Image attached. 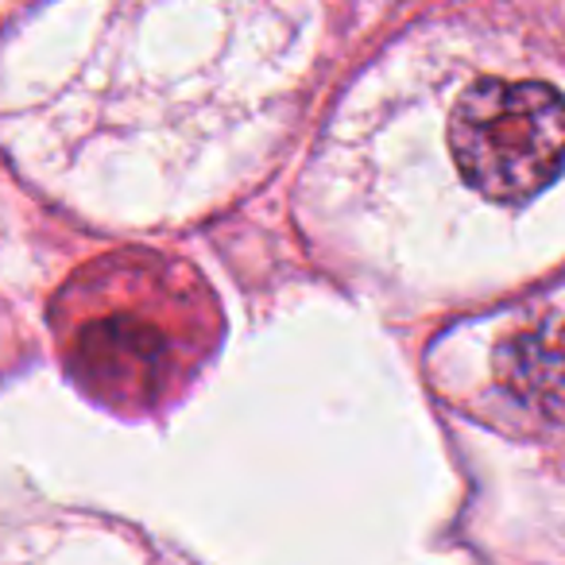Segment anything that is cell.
<instances>
[{"label": "cell", "instance_id": "cell-2", "mask_svg": "<svg viewBox=\"0 0 565 565\" xmlns=\"http://www.w3.org/2000/svg\"><path fill=\"white\" fill-rule=\"evenodd\" d=\"M449 156L488 202H531L565 171V97L546 82H472L449 117Z\"/></svg>", "mask_w": 565, "mask_h": 565}, {"label": "cell", "instance_id": "cell-1", "mask_svg": "<svg viewBox=\"0 0 565 565\" xmlns=\"http://www.w3.org/2000/svg\"><path fill=\"white\" fill-rule=\"evenodd\" d=\"M63 364L86 395L125 415L171 403L221 333L202 275L159 252H113L55 299Z\"/></svg>", "mask_w": 565, "mask_h": 565}, {"label": "cell", "instance_id": "cell-3", "mask_svg": "<svg viewBox=\"0 0 565 565\" xmlns=\"http://www.w3.org/2000/svg\"><path fill=\"white\" fill-rule=\"evenodd\" d=\"M500 384L546 418H565V318L519 330L495 353Z\"/></svg>", "mask_w": 565, "mask_h": 565}]
</instances>
